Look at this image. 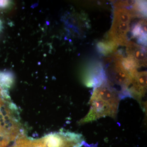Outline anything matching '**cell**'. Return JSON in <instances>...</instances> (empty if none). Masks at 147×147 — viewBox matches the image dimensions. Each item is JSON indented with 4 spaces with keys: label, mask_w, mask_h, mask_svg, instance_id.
I'll return each instance as SVG.
<instances>
[{
    "label": "cell",
    "mask_w": 147,
    "mask_h": 147,
    "mask_svg": "<svg viewBox=\"0 0 147 147\" xmlns=\"http://www.w3.org/2000/svg\"><path fill=\"white\" fill-rule=\"evenodd\" d=\"M11 83L10 75L5 72H0V86L7 88Z\"/></svg>",
    "instance_id": "9c48e42d"
},
{
    "label": "cell",
    "mask_w": 147,
    "mask_h": 147,
    "mask_svg": "<svg viewBox=\"0 0 147 147\" xmlns=\"http://www.w3.org/2000/svg\"><path fill=\"white\" fill-rule=\"evenodd\" d=\"M132 37L137 39L139 44L146 46L147 44V20L142 18L132 27Z\"/></svg>",
    "instance_id": "52a82bcc"
},
{
    "label": "cell",
    "mask_w": 147,
    "mask_h": 147,
    "mask_svg": "<svg viewBox=\"0 0 147 147\" xmlns=\"http://www.w3.org/2000/svg\"><path fill=\"white\" fill-rule=\"evenodd\" d=\"M119 45L117 42L107 38V39L100 41L96 45L98 52L104 56L116 53Z\"/></svg>",
    "instance_id": "ba28073f"
},
{
    "label": "cell",
    "mask_w": 147,
    "mask_h": 147,
    "mask_svg": "<svg viewBox=\"0 0 147 147\" xmlns=\"http://www.w3.org/2000/svg\"><path fill=\"white\" fill-rule=\"evenodd\" d=\"M121 99L119 92L107 80L94 88L90 98L89 111L79 123L83 125L107 117L115 119Z\"/></svg>",
    "instance_id": "6da1fadb"
},
{
    "label": "cell",
    "mask_w": 147,
    "mask_h": 147,
    "mask_svg": "<svg viewBox=\"0 0 147 147\" xmlns=\"http://www.w3.org/2000/svg\"><path fill=\"white\" fill-rule=\"evenodd\" d=\"M122 54L119 53L108 59V66L105 71L107 79L112 86L116 85L120 87L119 92L121 99L129 96L128 89L131 82L132 77L122 64Z\"/></svg>",
    "instance_id": "7a4b0ae2"
},
{
    "label": "cell",
    "mask_w": 147,
    "mask_h": 147,
    "mask_svg": "<svg viewBox=\"0 0 147 147\" xmlns=\"http://www.w3.org/2000/svg\"><path fill=\"white\" fill-rule=\"evenodd\" d=\"M8 5V1H0V8H3L7 6Z\"/></svg>",
    "instance_id": "30bf717a"
},
{
    "label": "cell",
    "mask_w": 147,
    "mask_h": 147,
    "mask_svg": "<svg viewBox=\"0 0 147 147\" xmlns=\"http://www.w3.org/2000/svg\"><path fill=\"white\" fill-rule=\"evenodd\" d=\"M84 77V84L88 87L98 86L107 80L103 65L98 62L90 64L86 69Z\"/></svg>",
    "instance_id": "277c9868"
},
{
    "label": "cell",
    "mask_w": 147,
    "mask_h": 147,
    "mask_svg": "<svg viewBox=\"0 0 147 147\" xmlns=\"http://www.w3.org/2000/svg\"><path fill=\"white\" fill-rule=\"evenodd\" d=\"M1 21H0V30H1Z\"/></svg>",
    "instance_id": "8fae6325"
},
{
    "label": "cell",
    "mask_w": 147,
    "mask_h": 147,
    "mask_svg": "<svg viewBox=\"0 0 147 147\" xmlns=\"http://www.w3.org/2000/svg\"><path fill=\"white\" fill-rule=\"evenodd\" d=\"M132 79L128 89L129 96L141 103L147 91V71H138L131 76Z\"/></svg>",
    "instance_id": "5b68a950"
},
{
    "label": "cell",
    "mask_w": 147,
    "mask_h": 147,
    "mask_svg": "<svg viewBox=\"0 0 147 147\" xmlns=\"http://www.w3.org/2000/svg\"><path fill=\"white\" fill-rule=\"evenodd\" d=\"M85 144L82 134L59 132L50 134L39 140H28L27 147H81Z\"/></svg>",
    "instance_id": "3957f363"
},
{
    "label": "cell",
    "mask_w": 147,
    "mask_h": 147,
    "mask_svg": "<svg viewBox=\"0 0 147 147\" xmlns=\"http://www.w3.org/2000/svg\"><path fill=\"white\" fill-rule=\"evenodd\" d=\"M126 46L127 57L134 59L139 67L147 65L146 48L145 46L129 41Z\"/></svg>",
    "instance_id": "8992f818"
}]
</instances>
